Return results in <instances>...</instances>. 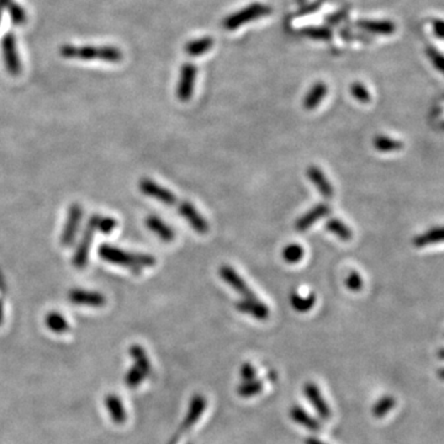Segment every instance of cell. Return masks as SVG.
<instances>
[{"mask_svg":"<svg viewBox=\"0 0 444 444\" xmlns=\"http://www.w3.org/2000/svg\"><path fill=\"white\" fill-rule=\"evenodd\" d=\"M304 254H305V251L300 244H290L283 249L282 257L284 262H287L288 264H296L304 258Z\"/></svg>","mask_w":444,"mask_h":444,"instance_id":"obj_31","label":"cell"},{"mask_svg":"<svg viewBox=\"0 0 444 444\" xmlns=\"http://www.w3.org/2000/svg\"><path fill=\"white\" fill-rule=\"evenodd\" d=\"M315 302L316 296L314 294L307 296L301 295L297 292H292L290 294V305L294 310L301 314L310 311L315 305Z\"/></svg>","mask_w":444,"mask_h":444,"instance_id":"obj_26","label":"cell"},{"mask_svg":"<svg viewBox=\"0 0 444 444\" xmlns=\"http://www.w3.org/2000/svg\"><path fill=\"white\" fill-rule=\"evenodd\" d=\"M98 254L103 261L126 268L135 274H140L144 268L153 267L157 263L156 258L151 254L127 252L109 244H101Z\"/></svg>","mask_w":444,"mask_h":444,"instance_id":"obj_1","label":"cell"},{"mask_svg":"<svg viewBox=\"0 0 444 444\" xmlns=\"http://www.w3.org/2000/svg\"><path fill=\"white\" fill-rule=\"evenodd\" d=\"M236 310L239 311L244 315L252 316L254 319L258 321L267 320L269 317V307L264 302L257 299V300H242L236 302Z\"/></svg>","mask_w":444,"mask_h":444,"instance_id":"obj_16","label":"cell"},{"mask_svg":"<svg viewBox=\"0 0 444 444\" xmlns=\"http://www.w3.org/2000/svg\"><path fill=\"white\" fill-rule=\"evenodd\" d=\"M357 26L359 29L367 31V33H372V34L377 35H392L395 33V24L389 21V20H384V21H374V20H359L357 23Z\"/></svg>","mask_w":444,"mask_h":444,"instance_id":"obj_19","label":"cell"},{"mask_svg":"<svg viewBox=\"0 0 444 444\" xmlns=\"http://www.w3.org/2000/svg\"><path fill=\"white\" fill-rule=\"evenodd\" d=\"M438 355H440V359H444V349L440 351V353H438Z\"/></svg>","mask_w":444,"mask_h":444,"instance_id":"obj_47","label":"cell"},{"mask_svg":"<svg viewBox=\"0 0 444 444\" xmlns=\"http://www.w3.org/2000/svg\"><path fill=\"white\" fill-rule=\"evenodd\" d=\"M220 277L226 284H229V287L234 289V292H239V295L244 297V300H257L258 297L254 294L249 284L244 282V278L239 275V273L234 271L231 266L224 264L220 268Z\"/></svg>","mask_w":444,"mask_h":444,"instance_id":"obj_8","label":"cell"},{"mask_svg":"<svg viewBox=\"0 0 444 444\" xmlns=\"http://www.w3.org/2000/svg\"><path fill=\"white\" fill-rule=\"evenodd\" d=\"M68 300L74 305L88 306V307H103L106 306V297L101 292L84 289H72L68 292Z\"/></svg>","mask_w":444,"mask_h":444,"instance_id":"obj_12","label":"cell"},{"mask_svg":"<svg viewBox=\"0 0 444 444\" xmlns=\"http://www.w3.org/2000/svg\"><path fill=\"white\" fill-rule=\"evenodd\" d=\"M433 33L437 38H444V20L433 21Z\"/></svg>","mask_w":444,"mask_h":444,"instance_id":"obj_40","label":"cell"},{"mask_svg":"<svg viewBox=\"0 0 444 444\" xmlns=\"http://www.w3.org/2000/svg\"><path fill=\"white\" fill-rule=\"evenodd\" d=\"M301 33L312 38V40H319V41H330L332 38V31L325 26H310L301 30Z\"/></svg>","mask_w":444,"mask_h":444,"instance_id":"obj_32","label":"cell"},{"mask_svg":"<svg viewBox=\"0 0 444 444\" xmlns=\"http://www.w3.org/2000/svg\"><path fill=\"white\" fill-rule=\"evenodd\" d=\"M177 211L181 214L183 219L190 224L191 229L200 234H205L209 232V222L204 219L199 211L196 210L195 206L189 201H181V204L177 207Z\"/></svg>","mask_w":444,"mask_h":444,"instance_id":"obj_10","label":"cell"},{"mask_svg":"<svg viewBox=\"0 0 444 444\" xmlns=\"http://www.w3.org/2000/svg\"><path fill=\"white\" fill-rule=\"evenodd\" d=\"M206 407L205 397L200 395V394H196L194 397L191 399L190 405H189V410L186 412V419L182 422V427L178 432L177 435L174 436V438L171 440L169 444H177L178 440L181 438V435L184 431L190 430L193 426L195 425L198 421L200 420L201 415L204 414Z\"/></svg>","mask_w":444,"mask_h":444,"instance_id":"obj_9","label":"cell"},{"mask_svg":"<svg viewBox=\"0 0 444 444\" xmlns=\"http://www.w3.org/2000/svg\"><path fill=\"white\" fill-rule=\"evenodd\" d=\"M307 178L310 179V182L315 186L316 189L319 190L321 195L324 196L325 199H332L334 198V188L331 184L330 181L327 179L325 176V173L321 171L320 168L316 167V166H310L306 171Z\"/></svg>","mask_w":444,"mask_h":444,"instance_id":"obj_17","label":"cell"},{"mask_svg":"<svg viewBox=\"0 0 444 444\" xmlns=\"http://www.w3.org/2000/svg\"><path fill=\"white\" fill-rule=\"evenodd\" d=\"M83 207L78 203H73L68 206L67 219L64 222L62 234H61V244L63 247H68L74 244L76 234L81 229V219H83Z\"/></svg>","mask_w":444,"mask_h":444,"instance_id":"obj_4","label":"cell"},{"mask_svg":"<svg viewBox=\"0 0 444 444\" xmlns=\"http://www.w3.org/2000/svg\"><path fill=\"white\" fill-rule=\"evenodd\" d=\"M305 444H325L324 442H321L320 440H317L315 437H309L307 440H305Z\"/></svg>","mask_w":444,"mask_h":444,"instance_id":"obj_43","label":"cell"},{"mask_svg":"<svg viewBox=\"0 0 444 444\" xmlns=\"http://www.w3.org/2000/svg\"><path fill=\"white\" fill-rule=\"evenodd\" d=\"M331 214V206L327 203H320L317 205L311 207L310 210L307 211L306 214L300 216L297 220H296L294 227H295L297 232H305L307 229H310L312 224L321 220L322 217H326Z\"/></svg>","mask_w":444,"mask_h":444,"instance_id":"obj_13","label":"cell"},{"mask_svg":"<svg viewBox=\"0 0 444 444\" xmlns=\"http://www.w3.org/2000/svg\"><path fill=\"white\" fill-rule=\"evenodd\" d=\"M271 13H272L271 6L254 3V4L249 5L244 9L239 10L237 13H234V14L229 15V18H226L224 21V28L229 31H234V30L241 28L242 25L259 19L262 16L271 14Z\"/></svg>","mask_w":444,"mask_h":444,"instance_id":"obj_3","label":"cell"},{"mask_svg":"<svg viewBox=\"0 0 444 444\" xmlns=\"http://www.w3.org/2000/svg\"><path fill=\"white\" fill-rule=\"evenodd\" d=\"M3 321H4V304L3 300H0V325L3 324Z\"/></svg>","mask_w":444,"mask_h":444,"instance_id":"obj_44","label":"cell"},{"mask_svg":"<svg viewBox=\"0 0 444 444\" xmlns=\"http://www.w3.org/2000/svg\"><path fill=\"white\" fill-rule=\"evenodd\" d=\"M130 355L134 359L135 367H137L146 377H148L152 372V365H151V360L148 358L144 349L139 344H134L130 348Z\"/></svg>","mask_w":444,"mask_h":444,"instance_id":"obj_22","label":"cell"},{"mask_svg":"<svg viewBox=\"0 0 444 444\" xmlns=\"http://www.w3.org/2000/svg\"><path fill=\"white\" fill-rule=\"evenodd\" d=\"M438 375H440V379H443L444 380V369H442V370L438 372Z\"/></svg>","mask_w":444,"mask_h":444,"instance_id":"obj_46","label":"cell"},{"mask_svg":"<svg viewBox=\"0 0 444 444\" xmlns=\"http://www.w3.org/2000/svg\"><path fill=\"white\" fill-rule=\"evenodd\" d=\"M1 13H3V8L0 6V19H1Z\"/></svg>","mask_w":444,"mask_h":444,"instance_id":"obj_48","label":"cell"},{"mask_svg":"<svg viewBox=\"0 0 444 444\" xmlns=\"http://www.w3.org/2000/svg\"><path fill=\"white\" fill-rule=\"evenodd\" d=\"M351 94L353 96L355 101H358L359 103H363L367 104L370 101V94H369L368 89L362 84V83H353L351 86Z\"/></svg>","mask_w":444,"mask_h":444,"instance_id":"obj_36","label":"cell"},{"mask_svg":"<svg viewBox=\"0 0 444 444\" xmlns=\"http://www.w3.org/2000/svg\"><path fill=\"white\" fill-rule=\"evenodd\" d=\"M0 292H6V284H5V279L1 272H0Z\"/></svg>","mask_w":444,"mask_h":444,"instance_id":"obj_42","label":"cell"},{"mask_svg":"<svg viewBox=\"0 0 444 444\" xmlns=\"http://www.w3.org/2000/svg\"><path fill=\"white\" fill-rule=\"evenodd\" d=\"M395 399L392 397H384L372 407V416L377 419H382L384 416L387 415V412L395 406Z\"/></svg>","mask_w":444,"mask_h":444,"instance_id":"obj_34","label":"cell"},{"mask_svg":"<svg viewBox=\"0 0 444 444\" xmlns=\"http://www.w3.org/2000/svg\"><path fill=\"white\" fill-rule=\"evenodd\" d=\"M0 6L3 8V10H8L13 24L20 26V25H24L26 23L28 16H26L25 10L23 9V6L16 4L14 0H0Z\"/></svg>","mask_w":444,"mask_h":444,"instance_id":"obj_24","label":"cell"},{"mask_svg":"<svg viewBox=\"0 0 444 444\" xmlns=\"http://www.w3.org/2000/svg\"><path fill=\"white\" fill-rule=\"evenodd\" d=\"M144 377H146V375H144V372L134 365L132 368L130 369L129 372H126L125 384L129 389H136V387H139L142 384Z\"/></svg>","mask_w":444,"mask_h":444,"instance_id":"obj_35","label":"cell"},{"mask_svg":"<svg viewBox=\"0 0 444 444\" xmlns=\"http://www.w3.org/2000/svg\"><path fill=\"white\" fill-rule=\"evenodd\" d=\"M91 224H94L96 231H99L101 234H109L116 229L118 221L115 220L111 216L98 215L94 214L89 217Z\"/></svg>","mask_w":444,"mask_h":444,"instance_id":"obj_28","label":"cell"},{"mask_svg":"<svg viewBox=\"0 0 444 444\" xmlns=\"http://www.w3.org/2000/svg\"><path fill=\"white\" fill-rule=\"evenodd\" d=\"M427 56L430 58L431 62L435 66L440 73L444 74V56L435 47L427 48Z\"/></svg>","mask_w":444,"mask_h":444,"instance_id":"obj_38","label":"cell"},{"mask_svg":"<svg viewBox=\"0 0 444 444\" xmlns=\"http://www.w3.org/2000/svg\"><path fill=\"white\" fill-rule=\"evenodd\" d=\"M290 417L292 421H295L296 423L305 427L307 430L319 432L321 430V425L319 421L315 420L314 417H311L304 409L299 406H292L290 410Z\"/></svg>","mask_w":444,"mask_h":444,"instance_id":"obj_21","label":"cell"},{"mask_svg":"<svg viewBox=\"0 0 444 444\" xmlns=\"http://www.w3.org/2000/svg\"><path fill=\"white\" fill-rule=\"evenodd\" d=\"M347 15V11H341L338 14L332 15L329 18V23L330 24H338L339 21L342 20V18H344Z\"/></svg>","mask_w":444,"mask_h":444,"instance_id":"obj_41","label":"cell"},{"mask_svg":"<svg viewBox=\"0 0 444 444\" xmlns=\"http://www.w3.org/2000/svg\"><path fill=\"white\" fill-rule=\"evenodd\" d=\"M61 55L68 59L81 61H103L108 63H119L124 55L114 46H73L64 45L61 47Z\"/></svg>","mask_w":444,"mask_h":444,"instance_id":"obj_2","label":"cell"},{"mask_svg":"<svg viewBox=\"0 0 444 444\" xmlns=\"http://www.w3.org/2000/svg\"><path fill=\"white\" fill-rule=\"evenodd\" d=\"M1 55L4 59L5 68L10 76H19L23 66L18 52L16 38L13 33H8L1 40Z\"/></svg>","mask_w":444,"mask_h":444,"instance_id":"obj_6","label":"cell"},{"mask_svg":"<svg viewBox=\"0 0 444 444\" xmlns=\"http://www.w3.org/2000/svg\"><path fill=\"white\" fill-rule=\"evenodd\" d=\"M214 46V40L212 38H201L198 40H193L190 42L186 45V52L189 56L196 57L204 53L210 51V48Z\"/></svg>","mask_w":444,"mask_h":444,"instance_id":"obj_27","label":"cell"},{"mask_svg":"<svg viewBox=\"0 0 444 444\" xmlns=\"http://www.w3.org/2000/svg\"><path fill=\"white\" fill-rule=\"evenodd\" d=\"M372 144L374 147L379 152H394V151H399L402 149V144L397 140L392 139L389 136H384V135H379L375 136L372 140Z\"/></svg>","mask_w":444,"mask_h":444,"instance_id":"obj_29","label":"cell"},{"mask_svg":"<svg viewBox=\"0 0 444 444\" xmlns=\"http://www.w3.org/2000/svg\"><path fill=\"white\" fill-rule=\"evenodd\" d=\"M96 232V229L94 227V224H91V221H88L81 241H79V244L76 246V251L73 254L72 263L76 269H84L86 267Z\"/></svg>","mask_w":444,"mask_h":444,"instance_id":"obj_7","label":"cell"},{"mask_svg":"<svg viewBox=\"0 0 444 444\" xmlns=\"http://www.w3.org/2000/svg\"><path fill=\"white\" fill-rule=\"evenodd\" d=\"M263 390L262 380H251V382H244L237 387V394L241 397H252L257 395Z\"/></svg>","mask_w":444,"mask_h":444,"instance_id":"obj_33","label":"cell"},{"mask_svg":"<svg viewBox=\"0 0 444 444\" xmlns=\"http://www.w3.org/2000/svg\"><path fill=\"white\" fill-rule=\"evenodd\" d=\"M326 229L331 234H334L336 237H338L341 241L344 242H348L353 237V232L352 229H349L347 224H344L343 221L338 220V219H330V220L326 222Z\"/></svg>","mask_w":444,"mask_h":444,"instance_id":"obj_23","label":"cell"},{"mask_svg":"<svg viewBox=\"0 0 444 444\" xmlns=\"http://www.w3.org/2000/svg\"><path fill=\"white\" fill-rule=\"evenodd\" d=\"M139 188L142 194L162 203L164 205L176 206V209H177L181 204V200L173 194L172 191L154 182L152 179H149V178L141 179L139 183Z\"/></svg>","mask_w":444,"mask_h":444,"instance_id":"obj_5","label":"cell"},{"mask_svg":"<svg viewBox=\"0 0 444 444\" xmlns=\"http://www.w3.org/2000/svg\"><path fill=\"white\" fill-rule=\"evenodd\" d=\"M144 224L151 232L156 234L158 239L163 241V242H167L171 244L174 239H176V232L174 229L166 224L164 221L157 215H148L144 220Z\"/></svg>","mask_w":444,"mask_h":444,"instance_id":"obj_15","label":"cell"},{"mask_svg":"<svg viewBox=\"0 0 444 444\" xmlns=\"http://www.w3.org/2000/svg\"><path fill=\"white\" fill-rule=\"evenodd\" d=\"M329 93V86H326L324 81H317L314 86H311L310 91H307L302 106L305 110H315L317 106H320L321 101H324V98Z\"/></svg>","mask_w":444,"mask_h":444,"instance_id":"obj_18","label":"cell"},{"mask_svg":"<svg viewBox=\"0 0 444 444\" xmlns=\"http://www.w3.org/2000/svg\"><path fill=\"white\" fill-rule=\"evenodd\" d=\"M306 1H307V0H296V3H297V4L299 5H304L305 4Z\"/></svg>","mask_w":444,"mask_h":444,"instance_id":"obj_45","label":"cell"},{"mask_svg":"<svg viewBox=\"0 0 444 444\" xmlns=\"http://www.w3.org/2000/svg\"><path fill=\"white\" fill-rule=\"evenodd\" d=\"M106 406L110 414L111 420L118 425H123L127 419V416H126V411H125L121 399L115 394H108L106 397Z\"/></svg>","mask_w":444,"mask_h":444,"instance_id":"obj_20","label":"cell"},{"mask_svg":"<svg viewBox=\"0 0 444 444\" xmlns=\"http://www.w3.org/2000/svg\"><path fill=\"white\" fill-rule=\"evenodd\" d=\"M45 324L47 326L48 330L52 331L55 334H64L69 331V324L57 311L48 312L45 317Z\"/></svg>","mask_w":444,"mask_h":444,"instance_id":"obj_25","label":"cell"},{"mask_svg":"<svg viewBox=\"0 0 444 444\" xmlns=\"http://www.w3.org/2000/svg\"><path fill=\"white\" fill-rule=\"evenodd\" d=\"M304 392H305V397L309 399V402H311V405L314 406L317 414L320 415L322 420H330L331 412L330 406L326 402L322 394H321L320 389L315 385L314 382H306L305 387H304Z\"/></svg>","mask_w":444,"mask_h":444,"instance_id":"obj_14","label":"cell"},{"mask_svg":"<svg viewBox=\"0 0 444 444\" xmlns=\"http://www.w3.org/2000/svg\"><path fill=\"white\" fill-rule=\"evenodd\" d=\"M346 287L351 292H360L363 288V279L360 277V274L355 271L349 273L348 277L346 278Z\"/></svg>","mask_w":444,"mask_h":444,"instance_id":"obj_37","label":"cell"},{"mask_svg":"<svg viewBox=\"0 0 444 444\" xmlns=\"http://www.w3.org/2000/svg\"><path fill=\"white\" fill-rule=\"evenodd\" d=\"M438 242H444V227L430 229L428 232L421 234L414 239V244L416 247H423L427 244H438Z\"/></svg>","mask_w":444,"mask_h":444,"instance_id":"obj_30","label":"cell"},{"mask_svg":"<svg viewBox=\"0 0 444 444\" xmlns=\"http://www.w3.org/2000/svg\"><path fill=\"white\" fill-rule=\"evenodd\" d=\"M196 67L191 63H186L181 71L177 86V98L183 103L190 101L195 86Z\"/></svg>","mask_w":444,"mask_h":444,"instance_id":"obj_11","label":"cell"},{"mask_svg":"<svg viewBox=\"0 0 444 444\" xmlns=\"http://www.w3.org/2000/svg\"><path fill=\"white\" fill-rule=\"evenodd\" d=\"M241 377L244 382H251L256 379V369L251 363H244L241 368Z\"/></svg>","mask_w":444,"mask_h":444,"instance_id":"obj_39","label":"cell"}]
</instances>
